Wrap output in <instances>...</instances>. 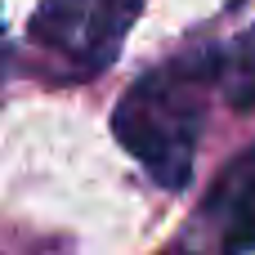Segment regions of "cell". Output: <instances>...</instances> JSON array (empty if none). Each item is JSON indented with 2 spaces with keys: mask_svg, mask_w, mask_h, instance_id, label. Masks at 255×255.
Wrapping results in <instances>:
<instances>
[{
  "mask_svg": "<svg viewBox=\"0 0 255 255\" xmlns=\"http://www.w3.org/2000/svg\"><path fill=\"white\" fill-rule=\"evenodd\" d=\"M215 76V58L157 67L139 76L112 112V134L121 139V148L170 193L193 179L202 139V90Z\"/></svg>",
  "mask_w": 255,
  "mask_h": 255,
  "instance_id": "6da1fadb",
  "label": "cell"
},
{
  "mask_svg": "<svg viewBox=\"0 0 255 255\" xmlns=\"http://www.w3.org/2000/svg\"><path fill=\"white\" fill-rule=\"evenodd\" d=\"M139 9L143 0H40L31 13V36L36 45L67 54L76 72L94 76L117 63Z\"/></svg>",
  "mask_w": 255,
  "mask_h": 255,
  "instance_id": "7a4b0ae2",
  "label": "cell"
},
{
  "mask_svg": "<svg viewBox=\"0 0 255 255\" xmlns=\"http://www.w3.org/2000/svg\"><path fill=\"white\" fill-rule=\"evenodd\" d=\"M0 67H4V31H0Z\"/></svg>",
  "mask_w": 255,
  "mask_h": 255,
  "instance_id": "3957f363",
  "label": "cell"
},
{
  "mask_svg": "<svg viewBox=\"0 0 255 255\" xmlns=\"http://www.w3.org/2000/svg\"><path fill=\"white\" fill-rule=\"evenodd\" d=\"M251 40H255V31H251Z\"/></svg>",
  "mask_w": 255,
  "mask_h": 255,
  "instance_id": "277c9868",
  "label": "cell"
}]
</instances>
